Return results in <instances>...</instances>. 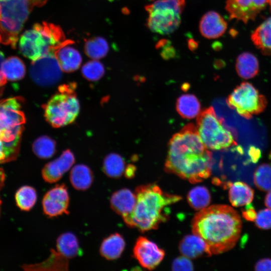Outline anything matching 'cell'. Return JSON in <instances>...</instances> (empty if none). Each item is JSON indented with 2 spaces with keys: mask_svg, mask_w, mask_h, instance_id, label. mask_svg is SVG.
Segmentation results:
<instances>
[{
  "mask_svg": "<svg viewBox=\"0 0 271 271\" xmlns=\"http://www.w3.org/2000/svg\"><path fill=\"white\" fill-rule=\"evenodd\" d=\"M212 167V154L193 124H187L171 139L165 163L167 172L195 183L208 178Z\"/></svg>",
  "mask_w": 271,
  "mask_h": 271,
  "instance_id": "1",
  "label": "cell"
},
{
  "mask_svg": "<svg viewBox=\"0 0 271 271\" xmlns=\"http://www.w3.org/2000/svg\"><path fill=\"white\" fill-rule=\"evenodd\" d=\"M241 226L237 212L222 204L213 205L200 210L192 221L193 233L204 241L212 254L232 249L240 237Z\"/></svg>",
  "mask_w": 271,
  "mask_h": 271,
  "instance_id": "2",
  "label": "cell"
},
{
  "mask_svg": "<svg viewBox=\"0 0 271 271\" xmlns=\"http://www.w3.org/2000/svg\"><path fill=\"white\" fill-rule=\"evenodd\" d=\"M136 203L125 223L142 232L157 229L169 218L168 207L182 199L180 196L166 193L155 184L141 185L136 188Z\"/></svg>",
  "mask_w": 271,
  "mask_h": 271,
  "instance_id": "3",
  "label": "cell"
},
{
  "mask_svg": "<svg viewBox=\"0 0 271 271\" xmlns=\"http://www.w3.org/2000/svg\"><path fill=\"white\" fill-rule=\"evenodd\" d=\"M66 40L60 27L47 22L36 23L21 35L19 48L25 57L35 61L49 55H54Z\"/></svg>",
  "mask_w": 271,
  "mask_h": 271,
  "instance_id": "4",
  "label": "cell"
},
{
  "mask_svg": "<svg viewBox=\"0 0 271 271\" xmlns=\"http://www.w3.org/2000/svg\"><path fill=\"white\" fill-rule=\"evenodd\" d=\"M48 0H4L0 1V43L15 48L18 36L35 7Z\"/></svg>",
  "mask_w": 271,
  "mask_h": 271,
  "instance_id": "5",
  "label": "cell"
},
{
  "mask_svg": "<svg viewBox=\"0 0 271 271\" xmlns=\"http://www.w3.org/2000/svg\"><path fill=\"white\" fill-rule=\"evenodd\" d=\"M75 83L59 86L57 92L43 105L44 116L53 127L59 128L73 122L80 110Z\"/></svg>",
  "mask_w": 271,
  "mask_h": 271,
  "instance_id": "6",
  "label": "cell"
},
{
  "mask_svg": "<svg viewBox=\"0 0 271 271\" xmlns=\"http://www.w3.org/2000/svg\"><path fill=\"white\" fill-rule=\"evenodd\" d=\"M196 128L207 149L221 150L237 145L232 134L224 126L212 106L200 112Z\"/></svg>",
  "mask_w": 271,
  "mask_h": 271,
  "instance_id": "7",
  "label": "cell"
},
{
  "mask_svg": "<svg viewBox=\"0 0 271 271\" xmlns=\"http://www.w3.org/2000/svg\"><path fill=\"white\" fill-rule=\"evenodd\" d=\"M185 6V0H157L147 5V27L152 32L160 34L173 32L180 24L181 15Z\"/></svg>",
  "mask_w": 271,
  "mask_h": 271,
  "instance_id": "8",
  "label": "cell"
},
{
  "mask_svg": "<svg viewBox=\"0 0 271 271\" xmlns=\"http://www.w3.org/2000/svg\"><path fill=\"white\" fill-rule=\"evenodd\" d=\"M23 102L20 97L0 101V139L4 142H21L26 122Z\"/></svg>",
  "mask_w": 271,
  "mask_h": 271,
  "instance_id": "9",
  "label": "cell"
},
{
  "mask_svg": "<svg viewBox=\"0 0 271 271\" xmlns=\"http://www.w3.org/2000/svg\"><path fill=\"white\" fill-rule=\"evenodd\" d=\"M226 103L242 117L248 119L261 113L267 100L251 83L242 82L228 96Z\"/></svg>",
  "mask_w": 271,
  "mask_h": 271,
  "instance_id": "10",
  "label": "cell"
},
{
  "mask_svg": "<svg viewBox=\"0 0 271 271\" xmlns=\"http://www.w3.org/2000/svg\"><path fill=\"white\" fill-rule=\"evenodd\" d=\"M30 74L34 82L41 86H51L62 77V70L54 55H49L33 61Z\"/></svg>",
  "mask_w": 271,
  "mask_h": 271,
  "instance_id": "11",
  "label": "cell"
},
{
  "mask_svg": "<svg viewBox=\"0 0 271 271\" xmlns=\"http://www.w3.org/2000/svg\"><path fill=\"white\" fill-rule=\"evenodd\" d=\"M69 195L64 184H57L44 195L42 200L44 213L52 218L68 214Z\"/></svg>",
  "mask_w": 271,
  "mask_h": 271,
  "instance_id": "12",
  "label": "cell"
},
{
  "mask_svg": "<svg viewBox=\"0 0 271 271\" xmlns=\"http://www.w3.org/2000/svg\"><path fill=\"white\" fill-rule=\"evenodd\" d=\"M133 255L144 268L152 270L156 268L162 261L165 251L147 238L139 237L133 249Z\"/></svg>",
  "mask_w": 271,
  "mask_h": 271,
  "instance_id": "13",
  "label": "cell"
},
{
  "mask_svg": "<svg viewBox=\"0 0 271 271\" xmlns=\"http://www.w3.org/2000/svg\"><path fill=\"white\" fill-rule=\"evenodd\" d=\"M268 4V0H227L225 9L230 19L247 23L254 20Z\"/></svg>",
  "mask_w": 271,
  "mask_h": 271,
  "instance_id": "14",
  "label": "cell"
},
{
  "mask_svg": "<svg viewBox=\"0 0 271 271\" xmlns=\"http://www.w3.org/2000/svg\"><path fill=\"white\" fill-rule=\"evenodd\" d=\"M75 163V157L70 150L64 151L57 159L46 164L42 169V176L49 183L59 181Z\"/></svg>",
  "mask_w": 271,
  "mask_h": 271,
  "instance_id": "15",
  "label": "cell"
},
{
  "mask_svg": "<svg viewBox=\"0 0 271 271\" xmlns=\"http://www.w3.org/2000/svg\"><path fill=\"white\" fill-rule=\"evenodd\" d=\"M136 203L134 193L127 188H123L114 192L110 197L111 209L120 215L126 223L132 214Z\"/></svg>",
  "mask_w": 271,
  "mask_h": 271,
  "instance_id": "16",
  "label": "cell"
},
{
  "mask_svg": "<svg viewBox=\"0 0 271 271\" xmlns=\"http://www.w3.org/2000/svg\"><path fill=\"white\" fill-rule=\"evenodd\" d=\"M73 43L72 40H66L54 54L62 71L65 72L77 70L82 62V57L79 51L70 46Z\"/></svg>",
  "mask_w": 271,
  "mask_h": 271,
  "instance_id": "17",
  "label": "cell"
},
{
  "mask_svg": "<svg viewBox=\"0 0 271 271\" xmlns=\"http://www.w3.org/2000/svg\"><path fill=\"white\" fill-rule=\"evenodd\" d=\"M227 24L225 20L216 12H207L202 17L199 30L202 35L207 39H216L225 32Z\"/></svg>",
  "mask_w": 271,
  "mask_h": 271,
  "instance_id": "18",
  "label": "cell"
},
{
  "mask_svg": "<svg viewBox=\"0 0 271 271\" xmlns=\"http://www.w3.org/2000/svg\"><path fill=\"white\" fill-rule=\"evenodd\" d=\"M179 248L183 255L189 258L212 255L204 241L195 234L185 236L180 241Z\"/></svg>",
  "mask_w": 271,
  "mask_h": 271,
  "instance_id": "19",
  "label": "cell"
},
{
  "mask_svg": "<svg viewBox=\"0 0 271 271\" xmlns=\"http://www.w3.org/2000/svg\"><path fill=\"white\" fill-rule=\"evenodd\" d=\"M125 245L122 236L119 233H114L103 240L100 246L99 252L106 259H116L121 255Z\"/></svg>",
  "mask_w": 271,
  "mask_h": 271,
  "instance_id": "20",
  "label": "cell"
},
{
  "mask_svg": "<svg viewBox=\"0 0 271 271\" xmlns=\"http://www.w3.org/2000/svg\"><path fill=\"white\" fill-rule=\"evenodd\" d=\"M50 256L44 261L36 264H24L22 267L26 270H67L68 258L58 251L51 249Z\"/></svg>",
  "mask_w": 271,
  "mask_h": 271,
  "instance_id": "21",
  "label": "cell"
},
{
  "mask_svg": "<svg viewBox=\"0 0 271 271\" xmlns=\"http://www.w3.org/2000/svg\"><path fill=\"white\" fill-rule=\"evenodd\" d=\"M229 199L233 206L240 207L250 204L253 198V189L242 182L228 184Z\"/></svg>",
  "mask_w": 271,
  "mask_h": 271,
  "instance_id": "22",
  "label": "cell"
},
{
  "mask_svg": "<svg viewBox=\"0 0 271 271\" xmlns=\"http://www.w3.org/2000/svg\"><path fill=\"white\" fill-rule=\"evenodd\" d=\"M93 174L90 168L84 164H77L71 169L69 179L72 186L76 190L85 191L93 182Z\"/></svg>",
  "mask_w": 271,
  "mask_h": 271,
  "instance_id": "23",
  "label": "cell"
},
{
  "mask_svg": "<svg viewBox=\"0 0 271 271\" xmlns=\"http://www.w3.org/2000/svg\"><path fill=\"white\" fill-rule=\"evenodd\" d=\"M235 69L242 78L248 79L254 77L259 71V63L252 53L243 52L237 58Z\"/></svg>",
  "mask_w": 271,
  "mask_h": 271,
  "instance_id": "24",
  "label": "cell"
},
{
  "mask_svg": "<svg viewBox=\"0 0 271 271\" xmlns=\"http://www.w3.org/2000/svg\"><path fill=\"white\" fill-rule=\"evenodd\" d=\"M251 39L263 54L271 55V17L265 20L254 31Z\"/></svg>",
  "mask_w": 271,
  "mask_h": 271,
  "instance_id": "25",
  "label": "cell"
},
{
  "mask_svg": "<svg viewBox=\"0 0 271 271\" xmlns=\"http://www.w3.org/2000/svg\"><path fill=\"white\" fill-rule=\"evenodd\" d=\"M57 251L67 258L76 257L82 253L77 236L72 232L60 235L56 240Z\"/></svg>",
  "mask_w": 271,
  "mask_h": 271,
  "instance_id": "26",
  "label": "cell"
},
{
  "mask_svg": "<svg viewBox=\"0 0 271 271\" xmlns=\"http://www.w3.org/2000/svg\"><path fill=\"white\" fill-rule=\"evenodd\" d=\"M200 107L197 98L190 94L182 95L176 103L177 111L184 118L192 119L198 116L200 113Z\"/></svg>",
  "mask_w": 271,
  "mask_h": 271,
  "instance_id": "27",
  "label": "cell"
},
{
  "mask_svg": "<svg viewBox=\"0 0 271 271\" xmlns=\"http://www.w3.org/2000/svg\"><path fill=\"white\" fill-rule=\"evenodd\" d=\"M125 168L124 160L119 155L110 153L104 158L102 170L107 177L113 179L119 178L124 173Z\"/></svg>",
  "mask_w": 271,
  "mask_h": 271,
  "instance_id": "28",
  "label": "cell"
},
{
  "mask_svg": "<svg viewBox=\"0 0 271 271\" xmlns=\"http://www.w3.org/2000/svg\"><path fill=\"white\" fill-rule=\"evenodd\" d=\"M2 72L7 79L17 81L22 79L26 73V67L21 59L15 56L4 60L2 66Z\"/></svg>",
  "mask_w": 271,
  "mask_h": 271,
  "instance_id": "29",
  "label": "cell"
},
{
  "mask_svg": "<svg viewBox=\"0 0 271 271\" xmlns=\"http://www.w3.org/2000/svg\"><path fill=\"white\" fill-rule=\"evenodd\" d=\"M108 50V43L102 37H94L85 41V53L89 57L93 60H98L104 57Z\"/></svg>",
  "mask_w": 271,
  "mask_h": 271,
  "instance_id": "30",
  "label": "cell"
},
{
  "mask_svg": "<svg viewBox=\"0 0 271 271\" xmlns=\"http://www.w3.org/2000/svg\"><path fill=\"white\" fill-rule=\"evenodd\" d=\"M187 200L193 208L196 210H201L207 207L210 204V194L205 187L197 186L189 192Z\"/></svg>",
  "mask_w": 271,
  "mask_h": 271,
  "instance_id": "31",
  "label": "cell"
},
{
  "mask_svg": "<svg viewBox=\"0 0 271 271\" xmlns=\"http://www.w3.org/2000/svg\"><path fill=\"white\" fill-rule=\"evenodd\" d=\"M37 199L35 188L30 186L20 187L15 194V200L18 207L22 210L28 211L35 205Z\"/></svg>",
  "mask_w": 271,
  "mask_h": 271,
  "instance_id": "32",
  "label": "cell"
},
{
  "mask_svg": "<svg viewBox=\"0 0 271 271\" xmlns=\"http://www.w3.org/2000/svg\"><path fill=\"white\" fill-rule=\"evenodd\" d=\"M56 148L55 141L47 136L40 137L34 141L32 146L35 154L42 159L51 158L56 153Z\"/></svg>",
  "mask_w": 271,
  "mask_h": 271,
  "instance_id": "33",
  "label": "cell"
},
{
  "mask_svg": "<svg viewBox=\"0 0 271 271\" xmlns=\"http://www.w3.org/2000/svg\"><path fill=\"white\" fill-rule=\"evenodd\" d=\"M254 183L256 187L262 191L271 190V165L263 163L260 165L254 171Z\"/></svg>",
  "mask_w": 271,
  "mask_h": 271,
  "instance_id": "34",
  "label": "cell"
},
{
  "mask_svg": "<svg viewBox=\"0 0 271 271\" xmlns=\"http://www.w3.org/2000/svg\"><path fill=\"white\" fill-rule=\"evenodd\" d=\"M104 72L105 69L103 64L97 60L87 62L81 68L83 76L90 81L99 80L102 77Z\"/></svg>",
  "mask_w": 271,
  "mask_h": 271,
  "instance_id": "35",
  "label": "cell"
},
{
  "mask_svg": "<svg viewBox=\"0 0 271 271\" xmlns=\"http://www.w3.org/2000/svg\"><path fill=\"white\" fill-rule=\"evenodd\" d=\"M255 220L256 226L262 229L271 228V210L264 209L260 210L256 215Z\"/></svg>",
  "mask_w": 271,
  "mask_h": 271,
  "instance_id": "36",
  "label": "cell"
},
{
  "mask_svg": "<svg viewBox=\"0 0 271 271\" xmlns=\"http://www.w3.org/2000/svg\"><path fill=\"white\" fill-rule=\"evenodd\" d=\"M173 270H193V264L189 258L183 255L175 258L172 265Z\"/></svg>",
  "mask_w": 271,
  "mask_h": 271,
  "instance_id": "37",
  "label": "cell"
},
{
  "mask_svg": "<svg viewBox=\"0 0 271 271\" xmlns=\"http://www.w3.org/2000/svg\"><path fill=\"white\" fill-rule=\"evenodd\" d=\"M16 160L5 145V142L0 139V164L7 163Z\"/></svg>",
  "mask_w": 271,
  "mask_h": 271,
  "instance_id": "38",
  "label": "cell"
},
{
  "mask_svg": "<svg viewBox=\"0 0 271 271\" xmlns=\"http://www.w3.org/2000/svg\"><path fill=\"white\" fill-rule=\"evenodd\" d=\"M243 217L248 221L255 220L257 213L254 208L250 204L247 205L246 207L242 211Z\"/></svg>",
  "mask_w": 271,
  "mask_h": 271,
  "instance_id": "39",
  "label": "cell"
},
{
  "mask_svg": "<svg viewBox=\"0 0 271 271\" xmlns=\"http://www.w3.org/2000/svg\"><path fill=\"white\" fill-rule=\"evenodd\" d=\"M254 267L255 270H271V259H261L256 263Z\"/></svg>",
  "mask_w": 271,
  "mask_h": 271,
  "instance_id": "40",
  "label": "cell"
},
{
  "mask_svg": "<svg viewBox=\"0 0 271 271\" xmlns=\"http://www.w3.org/2000/svg\"><path fill=\"white\" fill-rule=\"evenodd\" d=\"M5 60V56L3 53L0 51V90L2 87L6 83L7 79L4 76L2 69V63ZM1 91V90H0Z\"/></svg>",
  "mask_w": 271,
  "mask_h": 271,
  "instance_id": "41",
  "label": "cell"
},
{
  "mask_svg": "<svg viewBox=\"0 0 271 271\" xmlns=\"http://www.w3.org/2000/svg\"><path fill=\"white\" fill-rule=\"evenodd\" d=\"M136 171V167L132 164H128L125 168L124 172V176L127 179L132 178L135 175Z\"/></svg>",
  "mask_w": 271,
  "mask_h": 271,
  "instance_id": "42",
  "label": "cell"
},
{
  "mask_svg": "<svg viewBox=\"0 0 271 271\" xmlns=\"http://www.w3.org/2000/svg\"><path fill=\"white\" fill-rule=\"evenodd\" d=\"M250 156L252 158V160L253 161H255L258 160V158L259 156V150L257 149H256L254 147L250 148Z\"/></svg>",
  "mask_w": 271,
  "mask_h": 271,
  "instance_id": "43",
  "label": "cell"
},
{
  "mask_svg": "<svg viewBox=\"0 0 271 271\" xmlns=\"http://www.w3.org/2000/svg\"><path fill=\"white\" fill-rule=\"evenodd\" d=\"M5 178H6V176H5V172L2 168H0V190L2 189V188L4 185ZM1 204H2V201L0 199V213H1Z\"/></svg>",
  "mask_w": 271,
  "mask_h": 271,
  "instance_id": "44",
  "label": "cell"
},
{
  "mask_svg": "<svg viewBox=\"0 0 271 271\" xmlns=\"http://www.w3.org/2000/svg\"><path fill=\"white\" fill-rule=\"evenodd\" d=\"M174 54V50L171 47L167 48L162 51V55L164 58H168V57H171L172 55Z\"/></svg>",
  "mask_w": 271,
  "mask_h": 271,
  "instance_id": "45",
  "label": "cell"
},
{
  "mask_svg": "<svg viewBox=\"0 0 271 271\" xmlns=\"http://www.w3.org/2000/svg\"><path fill=\"white\" fill-rule=\"evenodd\" d=\"M264 203L265 206L271 210V190L268 191L265 197Z\"/></svg>",
  "mask_w": 271,
  "mask_h": 271,
  "instance_id": "46",
  "label": "cell"
},
{
  "mask_svg": "<svg viewBox=\"0 0 271 271\" xmlns=\"http://www.w3.org/2000/svg\"><path fill=\"white\" fill-rule=\"evenodd\" d=\"M268 4H269L271 9V0H268Z\"/></svg>",
  "mask_w": 271,
  "mask_h": 271,
  "instance_id": "47",
  "label": "cell"
},
{
  "mask_svg": "<svg viewBox=\"0 0 271 271\" xmlns=\"http://www.w3.org/2000/svg\"><path fill=\"white\" fill-rule=\"evenodd\" d=\"M4 1V0H0V1Z\"/></svg>",
  "mask_w": 271,
  "mask_h": 271,
  "instance_id": "48",
  "label": "cell"
},
{
  "mask_svg": "<svg viewBox=\"0 0 271 271\" xmlns=\"http://www.w3.org/2000/svg\"></svg>",
  "mask_w": 271,
  "mask_h": 271,
  "instance_id": "49",
  "label": "cell"
},
{
  "mask_svg": "<svg viewBox=\"0 0 271 271\" xmlns=\"http://www.w3.org/2000/svg\"><path fill=\"white\" fill-rule=\"evenodd\" d=\"M1 94V93H0Z\"/></svg>",
  "mask_w": 271,
  "mask_h": 271,
  "instance_id": "50",
  "label": "cell"
}]
</instances>
